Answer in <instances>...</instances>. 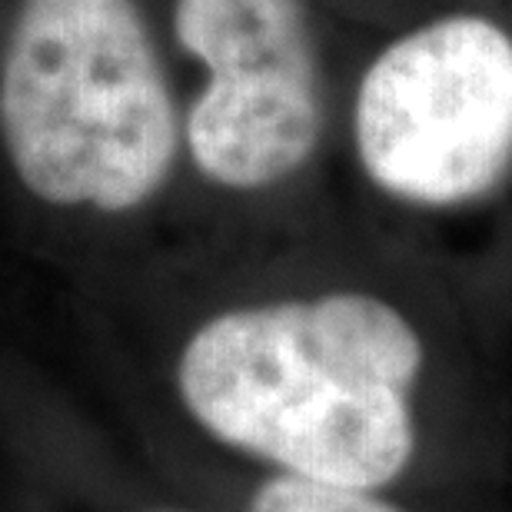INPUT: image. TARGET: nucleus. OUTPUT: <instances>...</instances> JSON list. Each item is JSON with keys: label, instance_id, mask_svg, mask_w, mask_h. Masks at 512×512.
I'll return each instance as SVG.
<instances>
[{"label": "nucleus", "instance_id": "nucleus-1", "mask_svg": "<svg viewBox=\"0 0 512 512\" xmlns=\"http://www.w3.org/2000/svg\"><path fill=\"white\" fill-rule=\"evenodd\" d=\"M433 343L373 290L240 303L173 363L190 423L266 473L399 493L429 443Z\"/></svg>", "mask_w": 512, "mask_h": 512}, {"label": "nucleus", "instance_id": "nucleus-2", "mask_svg": "<svg viewBox=\"0 0 512 512\" xmlns=\"http://www.w3.org/2000/svg\"><path fill=\"white\" fill-rule=\"evenodd\" d=\"M0 143L47 207L133 213L163 193L183 120L137 0H20L0 57Z\"/></svg>", "mask_w": 512, "mask_h": 512}, {"label": "nucleus", "instance_id": "nucleus-3", "mask_svg": "<svg viewBox=\"0 0 512 512\" xmlns=\"http://www.w3.org/2000/svg\"><path fill=\"white\" fill-rule=\"evenodd\" d=\"M353 147L399 207L489 200L512 177V30L459 10L389 40L356 87Z\"/></svg>", "mask_w": 512, "mask_h": 512}, {"label": "nucleus", "instance_id": "nucleus-4", "mask_svg": "<svg viewBox=\"0 0 512 512\" xmlns=\"http://www.w3.org/2000/svg\"><path fill=\"white\" fill-rule=\"evenodd\" d=\"M173 37L207 70L183 120L203 180L263 193L310 167L323 70L306 0H173Z\"/></svg>", "mask_w": 512, "mask_h": 512}, {"label": "nucleus", "instance_id": "nucleus-5", "mask_svg": "<svg viewBox=\"0 0 512 512\" xmlns=\"http://www.w3.org/2000/svg\"><path fill=\"white\" fill-rule=\"evenodd\" d=\"M243 512H413L399 493H376V489H346L310 483L296 476L266 473L253 486Z\"/></svg>", "mask_w": 512, "mask_h": 512}, {"label": "nucleus", "instance_id": "nucleus-6", "mask_svg": "<svg viewBox=\"0 0 512 512\" xmlns=\"http://www.w3.org/2000/svg\"><path fill=\"white\" fill-rule=\"evenodd\" d=\"M150 512H183V509H150Z\"/></svg>", "mask_w": 512, "mask_h": 512}]
</instances>
